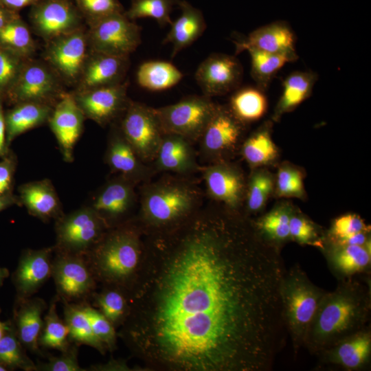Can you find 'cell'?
<instances>
[{
	"label": "cell",
	"mask_w": 371,
	"mask_h": 371,
	"mask_svg": "<svg viewBox=\"0 0 371 371\" xmlns=\"http://www.w3.org/2000/svg\"><path fill=\"white\" fill-rule=\"evenodd\" d=\"M148 236L123 329L134 350L171 370H270L285 328L280 251L212 206Z\"/></svg>",
	"instance_id": "6da1fadb"
},
{
	"label": "cell",
	"mask_w": 371,
	"mask_h": 371,
	"mask_svg": "<svg viewBox=\"0 0 371 371\" xmlns=\"http://www.w3.org/2000/svg\"><path fill=\"white\" fill-rule=\"evenodd\" d=\"M371 311L370 281L357 277L338 281L323 295L304 346L313 355L367 327Z\"/></svg>",
	"instance_id": "7a4b0ae2"
},
{
	"label": "cell",
	"mask_w": 371,
	"mask_h": 371,
	"mask_svg": "<svg viewBox=\"0 0 371 371\" xmlns=\"http://www.w3.org/2000/svg\"><path fill=\"white\" fill-rule=\"evenodd\" d=\"M203 192L188 177L163 176L144 183L139 214L147 231L166 228L184 220L203 205Z\"/></svg>",
	"instance_id": "3957f363"
},
{
	"label": "cell",
	"mask_w": 371,
	"mask_h": 371,
	"mask_svg": "<svg viewBox=\"0 0 371 371\" xmlns=\"http://www.w3.org/2000/svg\"><path fill=\"white\" fill-rule=\"evenodd\" d=\"M139 229L124 223L109 228L85 256L97 280L126 291L137 272L144 245Z\"/></svg>",
	"instance_id": "277c9868"
},
{
	"label": "cell",
	"mask_w": 371,
	"mask_h": 371,
	"mask_svg": "<svg viewBox=\"0 0 371 371\" xmlns=\"http://www.w3.org/2000/svg\"><path fill=\"white\" fill-rule=\"evenodd\" d=\"M326 291L311 281L295 265L284 271L279 285L281 314L289 333L295 355L304 346L310 325Z\"/></svg>",
	"instance_id": "5b68a950"
},
{
	"label": "cell",
	"mask_w": 371,
	"mask_h": 371,
	"mask_svg": "<svg viewBox=\"0 0 371 371\" xmlns=\"http://www.w3.org/2000/svg\"><path fill=\"white\" fill-rule=\"evenodd\" d=\"M109 229L89 205L63 214L55 221L54 251L85 256Z\"/></svg>",
	"instance_id": "8992f818"
},
{
	"label": "cell",
	"mask_w": 371,
	"mask_h": 371,
	"mask_svg": "<svg viewBox=\"0 0 371 371\" xmlns=\"http://www.w3.org/2000/svg\"><path fill=\"white\" fill-rule=\"evenodd\" d=\"M216 106L205 95H190L155 111L164 133L181 135L193 144L199 142Z\"/></svg>",
	"instance_id": "52a82bcc"
},
{
	"label": "cell",
	"mask_w": 371,
	"mask_h": 371,
	"mask_svg": "<svg viewBox=\"0 0 371 371\" xmlns=\"http://www.w3.org/2000/svg\"><path fill=\"white\" fill-rule=\"evenodd\" d=\"M66 92L65 84L43 59L30 58L3 102L14 105L34 102L54 106Z\"/></svg>",
	"instance_id": "ba28073f"
},
{
	"label": "cell",
	"mask_w": 371,
	"mask_h": 371,
	"mask_svg": "<svg viewBox=\"0 0 371 371\" xmlns=\"http://www.w3.org/2000/svg\"><path fill=\"white\" fill-rule=\"evenodd\" d=\"M119 120L120 131L139 158L153 162L164 135L155 108L130 100Z\"/></svg>",
	"instance_id": "9c48e42d"
},
{
	"label": "cell",
	"mask_w": 371,
	"mask_h": 371,
	"mask_svg": "<svg viewBox=\"0 0 371 371\" xmlns=\"http://www.w3.org/2000/svg\"><path fill=\"white\" fill-rule=\"evenodd\" d=\"M54 251L52 277L56 295L63 303L87 302L94 293L97 279L86 257Z\"/></svg>",
	"instance_id": "30bf717a"
},
{
	"label": "cell",
	"mask_w": 371,
	"mask_h": 371,
	"mask_svg": "<svg viewBox=\"0 0 371 371\" xmlns=\"http://www.w3.org/2000/svg\"><path fill=\"white\" fill-rule=\"evenodd\" d=\"M87 32L91 50L114 56L129 57L142 42L141 27L124 12L95 22Z\"/></svg>",
	"instance_id": "8fae6325"
},
{
	"label": "cell",
	"mask_w": 371,
	"mask_h": 371,
	"mask_svg": "<svg viewBox=\"0 0 371 371\" xmlns=\"http://www.w3.org/2000/svg\"><path fill=\"white\" fill-rule=\"evenodd\" d=\"M45 43L42 59L65 86L75 87L90 50L87 29L83 27Z\"/></svg>",
	"instance_id": "7c38bea8"
},
{
	"label": "cell",
	"mask_w": 371,
	"mask_h": 371,
	"mask_svg": "<svg viewBox=\"0 0 371 371\" xmlns=\"http://www.w3.org/2000/svg\"><path fill=\"white\" fill-rule=\"evenodd\" d=\"M34 32L45 42L84 27V19L72 0H40L31 6Z\"/></svg>",
	"instance_id": "4fadbf2b"
},
{
	"label": "cell",
	"mask_w": 371,
	"mask_h": 371,
	"mask_svg": "<svg viewBox=\"0 0 371 371\" xmlns=\"http://www.w3.org/2000/svg\"><path fill=\"white\" fill-rule=\"evenodd\" d=\"M128 82L71 91L85 118L100 126H106L118 120L130 99L127 95Z\"/></svg>",
	"instance_id": "5bb4252c"
},
{
	"label": "cell",
	"mask_w": 371,
	"mask_h": 371,
	"mask_svg": "<svg viewBox=\"0 0 371 371\" xmlns=\"http://www.w3.org/2000/svg\"><path fill=\"white\" fill-rule=\"evenodd\" d=\"M136 183L117 175L95 193L89 205L111 228L120 224L139 202Z\"/></svg>",
	"instance_id": "9a60e30c"
},
{
	"label": "cell",
	"mask_w": 371,
	"mask_h": 371,
	"mask_svg": "<svg viewBox=\"0 0 371 371\" xmlns=\"http://www.w3.org/2000/svg\"><path fill=\"white\" fill-rule=\"evenodd\" d=\"M243 78V67L233 56L212 54L198 67L195 79L207 97L226 94L236 89Z\"/></svg>",
	"instance_id": "2e32d148"
},
{
	"label": "cell",
	"mask_w": 371,
	"mask_h": 371,
	"mask_svg": "<svg viewBox=\"0 0 371 371\" xmlns=\"http://www.w3.org/2000/svg\"><path fill=\"white\" fill-rule=\"evenodd\" d=\"M243 124L229 107L217 104L199 140L203 156L216 160L232 150L240 137Z\"/></svg>",
	"instance_id": "e0dca14e"
},
{
	"label": "cell",
	"mask_w": 371,
	"mask_h": 371,
	"mask_svg": "<svg viewBox=\"0 0 371 371\" xmlns=\"http://www.w3.org/2000/svg\"><path fill=\"white\" fill-rule=\"evenodd\" d=\"M85 119L71 92L67 91L54 106L48 124L67 162L74 160V147L83 131Z\"/></svg>",
	"instance_id": "ac0fdd59"
},
{
	"label": "cell",
	"mask_w": 371,
	"mask_h": 371,
	"mask_svg": "<svg viewBox=\"0 0 371 371\" xmlns=\"http://www.w3.org/2000/svg\"><path fill=\"white\" fill-rule=\"evenodd\" d=\"M317 355L323 366H333L348 371L363 370L370 363V326L340 340Z\"/></svg>",
	"instance_id": "d6986e66"
},
{
	"label": "cell",
	"mask_w": 371,
	"mask_h": 371,
	"mask_svg": "<svg viewBox=\"0 0 371 371\" xmlns=\"http://www.w3.org/2000/svg\"><path fill=\"white\" fill-rule=\"evenodd\" d=\"M54 251V247H49L22 252L12 277L16 297H32L52 277Z\"/></svg>",
	"instance_id": "ffe728a7"
},
{
	"label": "cell",
	"mask_w": 371,
	"mask_h": 371,
	"mask_svg": "<svg viewBox=\"0 0 371 371\" xmlns=\"http://www.w3.org/2000/svg\"><path fill=\"white\" fill-rule=\"evenodd\" d=\"M113 125L109 133L104 157L110 170L137 185L150 181L155 172V170L139 158L118 126Z\"/></svg>",
	"instance_id": "44dd1931"
},
{
	"label": "cell",
	"mask_w": 371,
	"mask_h": 371,
	"mask_svg": "<svg viewBox=\"0 0 371 371\" xmlns=\"http://www.w3.org/2000/svg\"><path fill=\"white\" fill-rule=\"evenodd\" d=\"M130 66L129 57L89 50L74 91L111 86L124 81Z\"/></svg>",
	"instance_id": "7402d4cb"
},
{
	"label": "cell",
	"mask_w": 371,
	"mask_h": 371,
	"mask_svg": "<svg viewBox=\"0 0 371 371\" xmlns=\"http://www.w3.org/2000/svg\"><path fill=\"white\" fill-rule=\"evenodd\" d=\"M207 192L212 199L223 203L231 211L240 206L244 195L243 175L234 167L216 162L201 170Z\"/></svg>",
	"instance_id": "603a6c76"
},
{
	"label": "cell",
	"mask_w": 371,
	"mask_h": 371,
	"mask_svg": "<svg viewBox=\"0 0 371 371\" xmlns=\"http://www.w3.org/2000/svg\"><path fill=\"white\" fill-rule=\"evenodd\" d=\"M155 172H168L188 177L199 170L192 143L185 137L172 133H164L153 161Z\"/></svg>",
	"instance_id": "cb8c5ba5"
},
{
	"label": "cell",
	"mask_w": 371,
	"mask_h": 371,
	"mask_svg": "<svg viewBox=\"0 0 371 371\" xmlns=\"http://www.w3.org/2000/svg\"><path fill=\"white\" fill-rule=\"evenodd\" d=\"M322 250L330 271L338 281L359 275H370V245H341L324 240Z\"/></svg>",
	"instance_id": "d4e9b609"
},
{
	"label": "cell",
	"mask_w": 371,
	"mask_h": 371,
	"mask_svg": "<svg viewBox=\"0 0 371 371\" xmlns=\"http://www.w3.org/2000/svg\"><path fill=\"white\" fill-rule=\"evenodd\" d=\"M47 306L40 297H16L12 320L18 338L25 348L43 356L38 338L43 325V313Z\"/></svg>",
	"instance_id": "484cf974"
},
{
	"label": "cell",
	"mask_w": 371,
	"mask_h": 371,
	"mask_svg": "<svg viewBox=\"0 0 371 371\" xmlns=\"http://www.w3.org/2000/svg\"><path fill=\"white\" fill-rule=\"evenodd\" d=\"M295 34L285 21H275L261 26L242 41H235L236 54L254 49L274 54L297 57L295 49Z\"/></svg>",
	"instance_id": "4316f807"
},
{
	"label": "cell",
	"mask_w": 371,
	"mask_h": 371,
	"mask_svg": "<svg viewBox=\"0 0 371 371\" xmlns=\"http://www.w3.org/2000/svg\"><path fill=\"white\" fill-rule=\"evenodd\" d=\"M19 193L21 205L43 222L56 221L64 214L55 188L48 179L22 184Z\"/></svg>",
	"instance_id": "83f0119b"
},
{
	"label": "cell",
	"mask_w": 371,
	"mask_h": 371,
	"mask_svg": "<svg viewBox=\"0 0 371 371\" xmlns=\"http://www.w3.org/2000/svg\"><path fill=\"white\" fill-rule=\"evenodd\" d=\"M181 14L170 24V30L163 43L172 45V58L183 49L190 46L204 32L206 23L201 10L186 1L178 0Z\"/></svg>",
	"instance_id": "f1b7e54d"
},
{
	"label": "cell",
	"mask_w": 371,
	"mask_h": 371,
	"mask_svg": "<svg viewBox=\"0 0 371 371\" xmlns=\"http://www.w3.org/2000/svg\"><path fill=\"white\" fill-rule=\"evenodd\" d=\"M4 111L8 145L18 136L48 123L54 106L34 102H22Z\"/></svg>",
	"instance_id": "f546056e"
},
{
	"label": "cell",
	"mask_w": 371,
	"mask_h": 371,
	"mask_svg": "<svg viewBox=\"0 0 371 371\" xmlns=\"http://www.w3.org/2000/svg\"><path fill=\"white\" fill-rule=\"evenodd\" d=\"M183 77V73L177 67L163 60L144 62L137 71L139 86L153 91L170 89L179 83Z\"/></svg>",
	"instance_id": "4dcf8cb0"
},
{
	"label": "cell",
	"mask_w": 371,
	"mask_h": 371,
	"mask_svg": "<svg viewBox=\"0 0 371 371\" xmlns=\"http://www.w3.org/2000/svg\"><path fill=\"white\" fill-rule=\"evenodd\" d=\"M291 211L286 207H276L258 218L254 224L264 242L280 251L282 244L291 240L289 232Z\"/></svg>",
	"instance_id": "1f68e13d"
},
{
	"label": "cell",
	"mask_w": 371,
	"mask_h": 371,
	"mask_svg": "<svg viewBox=\"0 0 371 371\" xmlns=\"http://www.w3.org/2000/svg\"><path fill=\"white\" fill-rule=\"evenodd\" d=\"M63 304L64 321L68 328L69 341L78 346L87 345L104 354L106 348L95 335L80 304Z\"/></svg>",
	"instance_id": "d6a6232c"
},
{
	"label": "cell",
	"mask_w": 371,
	"mask_h": 371,
	"mask_svg": "<svg viewBox=\"0 0 371 371\" xmlns=\"http://www.w3.org/2000/svg\"><path fill=\"white\" fill-rule=\"evenodd\" d=\"M317 79V74L312 71H295L290 74L283 81L282 93L276 115L280 116L305 100L312 92Z\"/></svg>",
	"instance_id": "836d02e7"
},
{
	"label": "cell",
	"mask_w": 371,
	"mask_h": 371,
	"mask_svg": "<svg viewBox=\"0 0 371 371\" xmlns=\"http://www.w3.org/2000/svg\"><path fill=\"white\" fill-rule=\"evenodd\" d=\"M229 109L242 123L261 118L267 108V98L260 88L245 87L238 89L230 99Z\"/></svg>",
	"instance_id": "e575fe53"
},
{
	"label": "cell",
	"mask_w": 371,
	"mask_h": 371,
	"mask_svg": "<svg viewBox=\"0 0 371 371\" xmlns=\"http://www.w3.org/2000/svg\"><path fill=\"white\" fill-rule=\"evenodd\" d=\"M60 300L56 295L48 306L43 317V325L38 338L40 347L55 349L60 352L66 350L71 342L69 339L68 328L56 311V303Z\"/></svg>",
	"instance_id": "d590c367"
},
{
	"label": "cell",
	"mask_w": 371,
	"mask_h": 371,
	"mask_svg": "<svg viewBox=\"0 0 371 371\" xmlns=\"http://www.w3.org/2000/svg\"><path fill=\"white\" fill-rule=\"evenodd\" d=\"M0 363L8 370L37 371L36 365L27 356L10 319L8 320L6 329L0 339Z\"/></svg>",
	"instance_id": "8d00e7d4"
},
{
	"label": "cell",
	"mask_w": 371,
	"mask_h": 371,
	"mask_svg": "<svg viewBox=\"0 0 371 371\" xmlns=\"http://www.w3.org/2000/svg\"><path fill=\"white\" fill-rule=\"evenodd\" d=\"M247 51L251 58V76L262 90L268 87L272 78L284 65L297 58L288 54L269 53L254 49Z\"/></svg>",
	"instance_id": "74e56055"
},
{
	"label": "cell",
	"mask_w": 371,
	"mask_h": 371,
	"mask_svg": "<svg viewBox=\"0 0 371 371\" xmlns=\"http://www.w3.org/2000/svg\"><path fill=\"white\" fill-rule=\"evenodd\" d=\"M0 45L25 58H33L36 49L31 30L21 16L12 20L0 30Z\"/></svg>",
	"instance_id": "f35d334b"
},
{
	"label": "cell",
	"mask_w": 371,
	"mask_h": 371,
	"mask_svg": "<svg viewBox=\"0 0 371 371\" xmlns=\"http://www.w3.org/2000/svg\"><path fill=\"white\" fill-rule=\"evenodd\" d=\"M123 290L115 288L93 293V305L114 326L123 324L128 313L129 305Z\"/></svg>",
	"instance_id": "ab89813d"
},
{
	"label": "cell",
	"mask_w": 371,
	"mask_h": 371,
	"mask_svg": "<svg viewBox=\"0 0 371 371\" xmlns=\"http://www.w3.org/2000/svg\"><path fill=\"white\" fill-rule=\"evenodd\" d=\"M178 0H131L129 9L125 11L126 16L132 21L150 17L155 19L161 26L170 25V14Z\"/></svg>",
	"instance_id": "60d3db41"
},
{
	"label": "cell",
	"mask_w": 371,
	"mask_h": 371,
	"mask_svg": "<svg viewBox=\"0 0 371 371\" xmlns=\"http://www.w3.org/2000/svg\"><path fill=\"white\" fill-rule=\"evenodd\" d=\"M277 148L269 132L263 128L249 137L243 144V155L251 166L270 162L277 155Z\"/></svg>",
	"instance_id": "b9f144b4"
},
{
	"label": "cell",
	"mask_w": 371,
	"mask_h": 371,
	"mask_svg": "<svg viewBox=\"0 0 371 371\" xmlns=\"http://www.w3.org/2000/svg\"><path fill=\"white\" fill-rule=\"evenodd\" d=\"M28 58L0 45V99L4 100Z\"/></svg>",
	"instance_id": "7bdbcfd3"
},
{
	"label": "cell",
	"mask_w": 371,
	"mask_h": 371,
	"mask_svg": "<svg viewBox=\"0 0 371 371\" xmlns=\"http://www.w3.org/2000/svg\"><path fill=\"white\" fill-rule=\"evenodd\" d=\"M87 26L113 14L124 12L118 0H72Z\"/></svg>",
	"instance_id": "ee69618b"
},
{
	"label": "cell",
	"mask_w": 371,
	"mask_h": 371,
	"mask_svg": "<svg viewBox=\"0 0 371 371\" xmlns=\"http://www.w3.org/2000/svg\"><path fill=\"white\" fill-rule=\"evenodd\" d=\"M289 232L291 240L301 245H313L322 248L324 239L317 226L308 218L292 214L290 218Z\"/></svg>",
	"instance_id": "f6af8a7d"
},
{
	"label": "cell",
	"mask_w": 371,
	"mask_h": 371,
	"mask_svg": "<svg viewBox=\"0 0 371 371\" xmlns=\"http://www.w3.org/2000/svg\"><path fill=\"white\" fill-rule=\"evenodd\" d=\"M273 189L271 176L265 172H255L249 184L247 205L251 212H257L265 205Z\"/></svg>",
	"instance_id": "bcb514c9"
},
{
	"label": "cell",
	"mask_w": 371,
	"mask_h": 371,
	"mask_svg": "<svg viewBox=\"0 0 371 371\" xmlns=\"http://www.w3.org/2000/svg\"><path fill=\"white\" fill-rule=\"evenodd\" d=\"M80 305L88 317L95 335L106 348L113 350L116 341L115 326L103 314L87 302L80 303Z\"/></svg>",
	"instance_id": "7dc6e473"
},
{
	"label": "cell",
	"mask_w": 371,
	"mask_h": 371,
	"mask_svg": "<svg viewBox=\"0 0 371 371\" xmlns=\"http://www.w3.org/2000/svg\"><path fill=\"white\" fill-rule=\"evenodd\" d=\"M78 346L71 343L59 356H50L47 362L36 364L37 370L42 371H85L78 361Z\"/></svg>",
	"instance_id": "c3c4849f"
},
{
	"label": "cell",
	"mask_w": 371,
	"mask_h": 371,
	"mask_svg": "<svg viewBox=\"0 0 371 371\" xmlns=\"http://www.w3.org/2000/svg\"><path fill=\"white\" fill-rule=\"evenodd\" d=\"M361 232H370V227L357 214H348L335 218L327 240H335Z\"/></svg>",
	"instance_id": "681fc988"
},
{
	"label": "cell",
	"mask_w": 371,
	"mask_h": 371,
	"mask_svg": "<svg viewBox=\"0 0 371 371\" xmlns=\"http://www.w3.org/2000/svg\"><path fill=\"white\" fill-rule=\"evenodd\" d=\"M277 191L281 196H302L304 183L301 172L291 168H280L277 176Z\"/></svg>",
	"instance_id": "f907efd6"
},
{
	"label": "cell",
	"mask_w": 371,
	"mask_h": 371,
	"mask_svg": "<svg viewBox=\"0 0 371 371\" xmlns=\"http://www.w3.org/2000/svg\"><path fill=\"white\" fill-rule=\"evenodd\" d=\"M16 164V157L11 151L0 158V195L12 192Z\"/></svg>",
	"instance_id": "816d5d0a"
},
{
	"label": "cell",
	"mask_w": 371,
	"mask_h": 371,
	"mask_svg": "<svg viewBox=\"0 0 371 371\" xmlns=\"http://www.w3.org/2000/svg\"><path fill=\"white\" fill-rule=\"evenodd\" d=\"M368 232H361L335 240H324L341 245H370V240L368 236Z\"/></svg>",
	"instance_id": "f5cc1de1"
},
{
	"label": "cell",
	"mask_w": 371,
	"mask_h": 371,
	"mask_svg": "<svg viewBox=\"0 0 371 371\" xmlns=\"http://www.w3.org/2000/svg\"><path fill=\"white\" fill-rule=\"evenodd\" d=\"M3 104V100L0 99V158L5 156L10 151L6 139V128Z\"/></svg>",
	"instance_id": "db71d44e"
},
{
	"label": "cell",
	"mask_w": 371,
	"mask_h": 371,
	"mask_svg": "<svg viewBox=\"0 0 371 371\" xmlns=\"http://www.w3.org/2000/svg\"><path fill=\"white\" fill-rule=\"evenodd\" d=\"M40 0H0V5L5 8L19 12L21 9L32 6Z\"/></svg>",
	"instance_id": "11a10c76"
},
{
	"label": "cell",
	"mask_w": 371,
	"mask_h": 371,
	"mask_svg": "<svg viewBox=\"0 0 371 371\" xmlns=\"http://www.w3.org/2000/svg\"><path fill=\"white\" fill-rule=\"evenodd\" d=\"M20 16L19 12L8 10L0 5V30L12 20Z\"/></svg>",
	"instance_id": "9f6ffc18"
},
{
	"label": "cell",
	"mask_w": 371,
	"mask_h": 371,
	"mask_svg": "<svg viewBox=\"0 0 371 371\" xmlns=\"http://www.w3.org/2000/svg\"><path fill=\"white\" fill-rule=\"evenodd\" d=\"M13 205H21L18 196L14 195L12 192L0 195V212Z\"/></svg>",
	"instance_id": "6f0895ef"
},
{
	"label": "cell",
	"mask_w": 371,
	"mask_h": 371,
	"mask_svg": "<svg viewBox=\"0 0 371 371\" xmlns=\"http://www.w3.org/2000/svg\"><path fill=\"white\" fill-rule=\"evenodd\" d=\"M9 276V271L6 268L0 267V286L3 284L4 280Z\"/></svg>",
	"instance_id": "680465c9"
},
{
	"label": "cell",
	"mask_w": 371,
	"mask_h": 371,
	"mask_svg": "<svg viewBox=\"0 0 371 371\" xmlns=\"http://www.w3.org/2000/svg\"><path fill=\"white\" fill-rule=\"evenodd\" d=\"M0 312H1V311H0ZM7 324H8V321L2 322L0 320V339H1V337H3V335L4 333H5V330L6 327H7Z\"/></svg>",
	"instance_id": "91938a15"
},
{
	"label": "cell",
	"mask_w": 371,
	"mask_h": 371,
	"mask_svg": "<svg viewBox=\"0 0 371 371\" xmlns=\"http://www.w3.org/2000/svg\"><path fill=\"white\" fill-rule=\"evenodd\" d=\"M8 369L3 365L0 363V371H7Z\"/></svg>",
	"instance_id": "94428289"
}]
</instances>
